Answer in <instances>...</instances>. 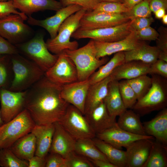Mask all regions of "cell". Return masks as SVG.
<instances>
[{
    "label": "cell",
    "mask_w": 167,
    "mask_h": 167,
    "mask_svg": "<svg viewBox=\"0 0 167 167\" xmlns=\"http://www.w3.org/2000/svg\"><path fill=\"white\" fill-rule=\"evenodd\" d=\"M62 86L44 75L27 90L24 109L36 125L59 122L65 114L69 104L61 96Z\"/></svg>",
    "instance_id": "1"
},
{
    "label": "cell",
    "mask_w": 167,
    "mask_h": 167,
    "mask_svg": "<svg viewBox=\"0 0 167 167\" xmlns=\"http://www.w3.org/2000/svg\"><path fill=\"white\" fill-rule=\"evenodd\" d=\"M13 78L8 89L15 92L26 91L44 75L45 72L34 62L19 55H11Z\"/></svg>",
    "instance_id": "2"
},
{
    "label": "cell",
    "mask_w": 167,
    "mask_h": 167,
    "mask_svg": "<svg viewBox=\"0 0 167 167\" xmlns=\"http://www.w3.org/2000/svg\"><path fill=\"white\" fill-rule=\"evenodd\" d=\"M63 52L75 65L78 81L88 79L97 69L109 60L106 56L97 58L94 41L92 39L82 47L73 50L66 49Z\"/></svg>",
    "instance_id": "3"
},
{
    "label": "cell",
    "mask_w": 167,
    "mask_h": 167,
    "mask_svg": "<svg viewBox=\"0 0 167 167\" xmlns=\"http://www.w3.org/2000/svg\"><path fill=\"white\" fill-rule=\"evenodd\" d=\"M151 87L148 92L138 100L131 109L140 116L166 108L167 105V79L151 74Z\"/></svg>",
    "instance_id": "4"
},
{
    "label": "cell",
    "mask_w": 167,
    "mask_h": 167,
    "mask_svg": "<svg viewBox=\"0 0 167 167\" xmlns=\"http://www.w3.org/2000/svg\"><path fill=\"white\" fill-rule=\"evenodd\" d=\"M86 11L82 8L70 16L60 26L56 36L47 40L46 44L50 52L58 55L65 50H73L78 48V42L71 41L70 39L79 28L80 20Z\"/></svg>",
    "instance_id": "5"
},
{
    "label": "cell",
    "mask_w": 167,
    "mask_h": 167,
    "mask_svg": "<svg viewBox=\"0 0 167 167\" xmlns=\"http://www.w3.org/2000/svg\"><path fill=\"white\" fill-rule=\"evenodd\" d=\"M44 37L43 33H38L28 41L15 45L19 52L34 62L45 72L56 62L58 55L50 53Z\"/></svg>",
    "instance_id": "6"
},
{
    "label": "cell",
    "mask_w": 167,
    "mask_h": 167,
    "mask_svg": "<svg viewBox=\"0 0 167 167\" xmlns=\"http://www.w3.org/2000/svg\"><path fill=\"white\" fill-rule=\"evenodd\" d=\"M35 125L28 111L24 109L0 127V149L9 148L17 140L31 132Z\"/></svg>",
    "instance_id": "7"
},
{
    "label": "cell",
    "mask_w": 167,
    "mask_h": 167,
    "mask_svg": "<svg viewBox=\"0 0 167 167\" xmlns=\"http://www.w3.org/2000/svg\"><path fill=\"white\" fill-rule=\"evenodd\" d=\"M63 128L76 140L92 139L96 134L84 114L77 108L69 104L59 122Z\"/></svg>",
    "instance_id": "8"
},
{
    "label": "cell",
    "mask_w": 167,
    "mask_h": 167,
    "mask_svg": "<svg viewBox=\"0 0 167 167\" xmlns=\"http://www.w3.org/2000/svg\"><path fill=\"white\" fill-rule=\"evenodd\" d=\"M131 20L125 23L111 27L94 29L79 28L71 36L75 39L90 38L95 41L111 42L122 40L131 32L130 28Z\"/></svg>",
    "instance_id": "9"
},
{
    "label": "cell",
    "mask_w": 167,
    "mask_h": 167,
    "mask_svg": "<svg viewBox=\"0 0 167 167\" xmlns=\"http://www.w3.org/2000/svg\"><path fill=\"white\" fill-rule=\"evenodd\" d=\"M24 20L20 15L15 14L0 18V35L15 45L25 42L32 31Z\"/></svg>",
    "instance_id": "10"
},
{
    "label": "cell",
    "mask_w": 167,
    "mask_h": 167,
    "mask_svg": "<svg viewBox=\"0 0 167 167\" xmlns=\"http://www.w3.org/2000/svg\"><path fill=\"white\" fill-rule=\"evenodd\" d=\"M45 76L52 82L61 86L78 81L75 65L63 52L58 55L56 62L45 72Z\"/></svg>",
    "instance_id": "11"
},
{
    "label": "cell",
    "mask_w": 167,
    "mask_h": 167,
    "mask_svg": "<svg viewBox=\"0 0 167 167\" xmlns=\"http://www.w3.org/2000/svg\"><path fill=\"white\" fill-rule=\"evenodd\" d=\"M130 20L124 14L86 11L80 20L79 28L90 29L111 27L125 23Z\"/></svg>",
    "instance_id": "12"
},
{
    "label": "cell",
    "mask_w": 167,
    "mask_h": 167,
    "mask_svg": "<svg viewBox=\"0 0 167 167\" xmlns=\"http://www.w3.org/2000/svg\"><path fill=\"white\" fill-rule=\"evenodd\" d=\"M27 90L15 92L8 89H0V113L4 123H7L24 109Z\"/></svg>",
    "instance_id": "13"
},
{
    "label": "cell",
    "mask_w": 167,
    "mask_h": 167,
    "mask_svg": "<svg viewBox=\"0 0 167 167\" xmlns=\"http://www.w3.org/2000/svg\"><path fill=\"white\" fill-rule=\"evenodd\" d=\"M82 8L76 4L62 7L57 11L54 15L43 20L37 19L28 15V23L30 25L44 28L49 33L50 39H52L57 35L58 30L62 23L70 16Z\"/></svg>",
    "instance_id": "14"
},
{
    "label": "cell",
    "mask_w": 167,
    "mask_h": 167,
    "mask_svg": "<svg viewBox=\"0 0 167 167\" xmlns=\"http://www.w3.org/2000/svg\"><path fill=\"white\" fill-rule=\"evenodd\" d=\"M90 85L88 79L62 85L61 96L66 101L76 107L84 115L86 99Z\"/></svg>",
    "instance_id": "15"
},
{
    "label": "cell",
    "mask_w": 167,
    "mask_h": 167,
    "mask_svg": "<svg viewBox=\"0 0 167 167\" xmlns=\"http://www.w3.org/2000/svg\"><path fill=\"white\" fill-rule=\"evenodd\" d=\"M94 41L96 56L98 59L118 52L132 50L143 42L138 39L135 31H131L126 37L120 41L111 42Z\"/></svg>",
    "instance_id": "16"
},
{
    "label": "cell",
    "mask_w": 167,
    "mask_h": 167,
    "mask_svg": "<svg viewBox=\"0 0 167 167\" xmlns=\"http://www.w3.org/2000/svg\"><path fill=\"white\" fill-rule=\"evenodd\" d=\"M96 137L119 149L122 147L126 148L138 139L154 138L150 135H141L130 133L120 128L117 124L96 134Z\"/></svg>",
    "instance_id": "17"
},
{
    "label": "cell",
    "mask_w": 167,
    "mask_h": 167,
    "mask_svg": "<svg viewBox=\"0 0 167 167\" xmlns=\"http://www.w3.org/2000/svg\"><path fill=\"white\" fill-rule=\"evenodd\" d=\"M153 139H138L126 148V167H142L149 156Z\"/></svg>",
    "instance_id": "18"
},
{
    "label": "cell",
    "mask_w": 167,
    "mask_h": 167,
    "mask_svg": "<svg viewBox=\"0 0 167 167\" xmlns=\"http://www.w3.org/2000/svg\"><path fill=\"white\" fill-rule=\"evenodd\" d=\"M54 130L49 152L59 154L64 158L74 151L76 140L59 122L54 123Z\"/></svg>",
    "instance_id": "19"
},
{
    "label": "cell",
    "mask_w": 167,
    "mask_h": 167,
    "mask_svg": "<svg viewBox=\"0 0 167 167\" xmlns=\"http://www.w3.org/2000/svg\"><path fill=\"white\" fill-rule=\"evenodd\" d=\"M84 115L96 135L117 124L116 118L109 114L104 101Z\"/></svg>",
    "instance_id": "20"
},
{
    "label": "cell",
    "mask_w": 167,
    "mask_h": 167,
    "mask_svg": "<svg viewBox=\"0 0 167 167\" xmlns=\"http://www.w3.org/2000/svg\"><path fill=\"white\" fill-rule=\"evenodd\" d=\"M151 65L138 60L125 62L117 66L110 75L118 81L131 79L149 74Z\"/></svg>",
    "instance_id": "21"
},
{
    "label": "cell",
    "mask_w": 167,
    "mask_h": 167,
    "mask_svg": "<svg viewBox=\"0 0 167 167\" xmlns=\"http://www.w3.org/2000/svg\"><path fill=\"white\" fill-rule=\"evenodd\" d=\"M143 128L147 135L153 137L156 140L167 146V109L161 110L150 121L144 122Z\"/></svg>",
    "instance_id": "22"
},
{
    "label": "cell",
    "mask_w": 167,
    "mask_h": 167,
    "mask_svg": "<svg viewBox=\"0 0 167 167\" xmlns=\"http://www.w3.org/2000/svg\"><path fill=\"white\" fill-rule=\"evenodd\" d=\"M54 130V123L46 125H35L31 131L36 138L35 155L46 158L51 147Z\"/></svg>",
    "instance_id": "23"
},
{
    "label": "cell",
    "mask_w": 167,
    "mask_h": 167,
    "mask_svg": "<svg viewBox=\"0 0 167 167\" xmlns=\"http://www.w3.org/2000/svg\"><path fill=\"white\" fill-rule=\"evenodd\" d=\"M16 9L28 15L33 13L46 10L57 11L62 7L55 0H11Z\"/></svg>",
    "instance_id": "24"
},
{
    "label": "cell",
    "mask_w": 167,
    "mask_h": 167,
    "mask_svg": "<svg viewBox=\"0 0 167 167\" xmlns=\"http://www.w3.org/2000/svg\"><path fill=\"white\" fill-rule=\"evenodd\" d=\"M112 79L110 75L100 81L91 84L86 99L84 115L103 101L107 94L108 84Z\"/></svg>",
    "instance_id": "25"
},
{
    "label": "cell",
    "mask_w": 167,
    "mask_h": 167,
    "mask_svg": "<svg viewBox=\"0 0 167 167\" xmlns=\"http://www.w3.org/2000/svg\"><path fill=\"white\" fill-rule=\"evenodd\" d=\"M103 101L109 114L115 118L127 109L120 93L118 81L113 79L109 83L107 94Z\"/></svg>",
    "instance_id": "26"
},
{
    "label": "cell",
    "mask_w": 167,
    "mask_h": 167,
    "mask_svg": "<svg viewBox=\"0 0 167 167\" xmlns=\"http://www.w3.org/2000/svg\"><path fill=\"white\" fill-rule=\"evenodd\" d=\"M159 52L156 46H151L142 42L134 49L124 52L125 62L138 60L151 64L158 59Z\"/></svg>",
    "instance_id": "27"
},
{
    "label": "cell",
    "mask_w": 167,
    "mask_h": 167,
    "mask_svg": "<svg viewBox=\"0 0 167 167\" xmlns=\"http://www.w3.org/2000/svg\"><path fill=\"white\" fill-rule=\"evenodd\" d=\"M9 148L19 158L28 161L35 155V137L31 132L17 140Z\"/></svg>",
    "instance_id": "28"
},
{
    "label": "cell",
    "mask_w": 167,
    "mask_h": 167,
    "mask_svg": "<svg viewBox=\"0 0 167 167\" xmlns=\"http://www.w3.org/2000/svg\"><path fill=\"white\" fill-rule=\"evenodd\" d=\"M140 116L133 109H126L119 116L117 124L120 128L130 133L139 135H147Z\"/></svg>",
    "instance_id": "29"
},
{
    "label": "cell",
    "mask_w": 167,
    "mask_h": 167,
    "mask_svg": "<svg viewBox=\"0 0 167 167\" xmlns=\"http://www.w3.org/2000/svg\"><path fill=\"white\" fill-rule=\"evenodd\" d=\"M92 139L108 161L116 167H126L125 151L118 149L95 137Z\"/></svg>",
    "instance_id": "30"
},
{
    "label": "cell",
    "mask_w": 167,
    "mask_h": 167,
    "mask_svg": "<svg viewBox=\"0 0 167 167\" xmlns=\"http://www.w3.org/2000/svg\"><path fill=\"white\" fill-rule=\"evenodd\" d=\"M124 52L116 53L111 59L101 66L89 77L91 84L100 81L110 75L114 69L118 66L125 62Z\"/></svg>",
    "instance_id": "31"
},
{
    "label": "cell",
    "mask_w": 167,
    "mask_h": 167,
    "mask_svg": "<svg viewBox=\"0 0 167 167\" xmlns=\"http://www.w3.org/2000/svg\"><path fill=\"white\" fill-rule=\"evenodd\" d=\"M167 167V146L153 141L148 157L142 167Z\"/></svg>",
    "instance_id": "32"
},
{
    "label": "cell",
    "mask_w": 167,
    "mask_h": 167,
    "mask_svg": "<svg viewBox=\"0 0 167 167\" xmlns=\"http://www.w3.org/2000/svg\"><path fill=\"white\" fill-rule=\"evenodd\" d=\"M74 151L88 159H99L109 161L96 146L92 139L86 138L76 140Z\"/></svg>",
    "instance_id": "33"
},
{
    "label": "cell",
    "mask_w": 167,
    "mask_h": 167,
    "mask_svg": "<svg viewBox=\"0 0 167 167\" xmlns=\"http://www.w3.org/2000/svg\"><path fill=\"white\" fill-rule=\"evenodd\" d=\"M13 76L11 55L0 56V89H8Z\"/></svg>",
    "instance_id": "34"
},
{
    "label": "cell",
    "mask_w": 167,
    "mask_h": 167,
    "mask_svg": "<svg viewBox=\"0 0 167 167\" xmlns=\"http://www.w3.org/2000/svg\"><path fill=\"white\" fill-rule=\"evenodd\" d=\"M126 80L135 92L137 100L148 92L151 87L152 82V78L147 75H142Z\"/></svg>",
    "instance_id": "35"
},
{
    "label": "cell",
    "mask_w": 167,
    "mask_h": 167,
    "mask_svg": "<svg viewBox=\"0 0 167 167\" xmlns=\"http://www.w3.org/2000/svg\"><path fill=\"white\" fill-rule=\"evenodd\" d=\"M28 161L16 156L9 148L0 149V166L2 167H28Z\"/></svg>",
    "instance_id": "36"
},
{
    "label": "cell",
    "mask_w": 167,
    "mask_h": 167,
    "mask_svg": "<svg viewBox=\"0 0 167 167\" xmlns=\"http://www.w3.org/2000/svg\"><path fill=\"white\" fill-rule=\"evenodd\" d=\"M120 93L126 109H131L137 101V96L126 80L118 81Z\"/></svg>",
    "instance_id": "37"
},
{
    "label": "cell",
    "mask_w": 167,
    "mask_h": 167,
    "mask_svg": "<svg viewBox=\"0 0 167 167\" xmlns=\"http://www.w3.org/2000/svg\"><path fill=\"white\" fill-rule=\"evenodd\" d=\"M129 9L123 3L117 2H101L93 11L115 14H123Z\"/></svg>",
    "instance_id": "38"
},
{
    "label": "cell",
    "mask_w": 167,
    "mask_h": 167,
    "mask_svg": "<svg viewBox=\"0 0 167 167\" xmlns=\"http://www.w3.org/2000/svg\"><path fill=\"white\" fill-rule=\"evenodd\" d=\"M151 13L149 6L148 0H143L135 6L124 14L130 20H132L138 17H151Z\"/></svg>",
    "instance_id": "39"
},
{
    "label": "cell",
    "mask_w": 167,
    "mask_h": 167,
    "mask_svg": "<svg viewBox=\"0 0 167 167\" xmlns=\"http://www.w3.org/2000/svg\"><path fill=\"white\" fill-rule=\"evenodd\" d=\"M66 167H94L92 163L86 157L74 151L66 158Z\"/></svg>",
    "instance_id": "40"
},
{
    "label": "cell",
    "mask_w": 167,
    "mask_h": 167,
    "mask_svg": "<svg viewBox=\"0 0 167 167\" xmlns=\"http://www.w3.org/2000/svg\"><path fill=\"white\" fill-rule=\"evenodd\" d=\"M62 7L76 4L81 6L87 11H93L101 2L99 0H59Z\"/></svg>",
    "instance_id": "41"
},
{
    "label": "cell",
    "mask_w": 167,
    "mask_h": 167,
    "mask_svg": "<svg viewBox=\"0 0 167 167\" xmlns=\"http://www.w3.org/2000/svg\"><path fill=\"white\" fill-rule=\"evenodd\" d=\"M11 14H17L20 15L24 20L27 19L26 15L18 11L14 6L11 0L6 2H0V18Z\"/></svg>",
    "instance_id": "42"
},
{
    "label": "cell",
    "mask_w": 167,
    "mask_h": 167,
    "mask_svg": "<svg viewBox=\"0 0 167 167\" xmlns=\"http://www.w3.org/2000/svg\"><path fill=\"white\" fill-rule=\"evenodd\" d=\"M135 32L137 38L140 41L156 40L159 35L158 32L150 26Z\"/></svg>",
    "instance_id": "43"
},
{
    "label": "cell",
    "mask_w": 167,
    "mask_h": 167,
    "mask_svg": "<svg viewBox=\"0 0 167 167\" xmlns=\"http://www.w3.org/2000/svg\"><path fill=\"white\" fill-rule=\"evenodd\" d=\"M149 74L158 75L167 79V62L158 59L151 65Z\"/></svg>",
    "instance_id": "44"
},
{
    "label": "cell",
    "mask_w": 167,
    "mask_h": 167,
    "mask_svg": "<svg viewBox=\"0 0 167 167\" xmlns=\"http://www.w3.org/2000/svg\"><path fill=\"white\" fill-rule=\"evenodd\" d=\"M130 28L131 31H137L150 26L154 22L152 16L148 17H138L131 20Z\"/></svg>",
    "instance_id": "45"
},
{
    "label": "cell",
    "mask_w": 167,
    "mask_h": 167,
    "mask_svg": "<svg viewBox=\"0 0 167 167\" xmlns=\"http://www.w3.org/2000/svg\"><path fill=\"white\" fill-rule=\"evenodd\" d=\"M19 53L15 45L10 43L0 35V56L11 55Z\"/></svg>",
    "instance_id": "46"
},
{
    "label": "cell",
    "mask_w": 167,
    "mask_h": 167,
    "mask_svg": "<svg viewBox=\"0 0 167 167\" xmlns=\"http://www.w3.org/2000/svg\"><path fill=\"white\" fill-rule=\"evenodd\" d=\"M45 159L46 167H66L65 158L59 154L50 153Z\"/></svg>",
    "instance_id": "47"
},
{
    "label": "cell",
    "mask_w": 167,
    "mask_h": 167,
    "mask_svg": "<svg viewBox=\"0 0 167 167\" xmlns=\"http://www.w3.org/2000/svg\"><path fill=\"white\" fill-rule=\"evenodd\" d=\"M159 35L156 40V46L160 52L167 54V28L161 26L158 29Z\"/></svg>",
    "instance_id": "48"
},
{
    "label": "cell",
    "mask_w": 167,
    "mask_h": 167,
    "mask_svg": "<svg viewBox=\"0 0 167 167\" xmlns=\"http://www.w3.org/2000/svg\"><path fill=\"white\" fill-rule=\"evenodd\" d=\"M148 3L151 12L154 13L162 8L167 10V0H148Z\"/></svg>",
    "instance_id": "49"
},
{
    "label": "cell",
    "mask_w": 167,
    "mask_h": 167,
    "mask_svg": "<svg viewBox=\"0 0 167 167\" xmlns=\"http://www.w3.org/2000/svg\"><path fill=\"white\" fill-rule=\"evenodd\" d=\"M28 167H45L46 159L34 155L28 161Z\"/></svg>",
    "instance_id": "50"
},
{
    "label": "cell",
    "mask_w": 167,
    "mask_h": 167,
    "mask_svg": "<svg viewBox=\"0 0 167 167\" xmlns=\"http://www.w3.org/2000/svg\"><path fill=\"white\" fill-rule=\"evenodd\" d=\"M93 164L94 167H116L109 161L99 159H88Z\"/></svg>",
    "instance_id": "51"
},
{
    "label": "cell",
    "mask_w": 167,
    "mask_h": 167,
    "mask_svg": "<svg viewBox=\"0 0 167 167\" xmlns=\"http://www.w3.org/2000/svg\"><path fill=\"white\" fill-rule=\"evenodd\" d=\"M143 0H124L123 4L129 10L135 6Z\"/></svg>",
    "instance_id": "52"
},
{
    "label": "cell",
    "mask_w": 167,
    "mask_h": 167,
    "mask_svg": "<svg viewBox=\"0 0 167 167\" xmlns=\"http://www.w3.org/2000/svg\"><path fill=\"white\" fill-rule=\"evenodd\" d=\"M166 10L162 8L156 11L154 13L155 17L158 19H161L165 14Z\"/></svg>",
    "instance_id": "53"
},
{
    "label": "cell",
    "mask_w": 167,
    "mask_h": 167,
    "mask_svg": "<svg viewBox=\"0 0 167 167\" xmlns=\"http://www.w3.org/2000/svg\"><path fill=\"white\" fill-rule=\"evenodd\" d=\"M100 2H117L123 3L124 0H99Z\"/></svg>",
    "instance_id": "54"
},
{
    "label": "cell",
    "mask_w": 167,
    "mask_h": 167,
    "mask_svg": "<svg viewBox=\"0 0 167 167\" xmlns=\"http://www.w3.org/2000/svg\"><path fill=\"white\" fill-rule=\"evenodd\" d=\"M163 23L165 24H167V15L165 14L161 18Z\"/></svg>",
    "instance_id": "55"
},
{
    "label": "cell",
    "mask_w": 167,
    "mask_h": 167,
    "mask_svg": "<svg viewBox=\"0 0 167 167\" xmlns=\"http://www.w3.org/2000/svg\"><path fill=\"white\" fill-rule=\"evenodd\" d=\"M4 122L3 121L1 115L0 110V127L2 126L4 124Z\"/></svg>",
    "instance_id": "56"
},
{
    "label": "cell",
    "mask_w": 167,
    "mask_h": 167,
    "mask_svg": "<svg viewBox=\"0 0 167 167\" xmlns=\"http://www.w3.org/2000/svg\"><path fill=\"white\" fill-rule=\"evenodd\" d=\"M10 0H0V2H3L8 1Z\"/></svg>",
    "instance_id": "57"
}]
</instances>
